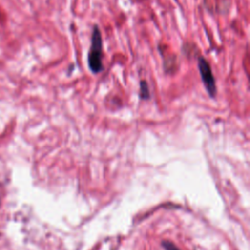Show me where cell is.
Instances as JSON below:
<instances>
[{"mask_svg": "<svg viewBox=\"0 0 250 250\" xmlns=\"http://www.w3.org/2000/svg\"><path fill=\"white\" fill-rule=\"evenodd\" d=\"M88 64L93 73H99L103 69V39L100 28L97 25H94L92 29Z\"/></svg>", "mask_w": 250, "mask_h": 250, "instance_id": "6da1fadb", "label": "cell"}, {"mask_svg": "<svg viewBox=\"0 0 250 250\" xmlns=\"http://www.w3.org/2000/svg\"><path fill=\"white\" fill-rule=\"evenodd\" d=\"M198 69H199V73H200L202 82L206 88V91L208 92L210 97L214 98L217 94L215 78H214V75H213V72H212L209 62L202 57H200L198 59Z\"/></svg>", "mask_w": 250, "mask_h": 250, "instance_id": "7a4b0ae2", "label": "cell"}, {"mask_svg": "<svg viewBox=\"0 0 250 250\" xmlns=\"http://www.w3.org/2000/svg\"><path fill=\"white\" fill-rule=\"evenodd\" d=\"M140 97L143 100H147L149 99V90H148V85L147 83L143 80L140 82Z\"/></svg>", "mask_w": 250, "mask_h": 250, "instance_id": "3957f363", "label": "cell"}, {"mask_svg": "<svg viewBox=\"0 0 250 250\" xmlns=\"http://www.w3.org/2000/svg\"><path fill=\"white\" fill-rule=\"evenodd\" d=\"M162 245H163V247H164L166 250H179L173 243L168 242V241H163V242H162Z\"/></svg>", "mask_w": 250, "mask_h": 250, "instance_id": "277c9868", "label": "cell"}]
</instances>
